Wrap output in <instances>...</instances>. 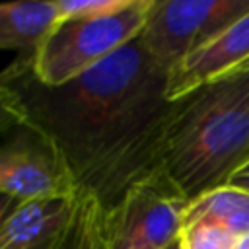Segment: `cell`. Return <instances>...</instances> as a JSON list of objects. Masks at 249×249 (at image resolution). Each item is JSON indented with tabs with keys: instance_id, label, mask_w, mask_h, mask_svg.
Here are the masks:
<instances>
[{
	"instance_id": "obj_9",
	"label": "cell",
	"mask_w": 249,
	"mask_h": 249,
	"mask_svg": "<svg viewBox=\"0 0 249 249\" xmlns=\"http://www.w3.org/2000/svg\"><path fill=\"white\" fill-rule=\"evenodd\" d=\"M58 19L56 0L0 4V49L31 54Z\"/></svg>"
},
{
	"instance_id": "obj_2",
	"label": "cell",
	"mask_w": 249,
	"mask_h": 249,
	"mask_svg": "<svg viewBox=\"0 0 249 249\" xmlns=\"http://www.w3.org/2000/svg\"><path fill=\"white\" fill-rule=\"evenodd\" d=\"M160 161L189 202L228 185L249 161V68L171 101Z\"/></svg>"
},
{
	"instance_id": "obj_4",
	"label": "cell",
	"mask_w": 249,
	"mask_h": 249,
	"mask_svg": "<svg viewBox=\"0 0 249 249\" xmlns=\"http://www.w3.org/2000/svg\"><path fill=\"white\" fill-rule=\"evenodd\" d=\"M187 196L163 169L134 183L105 216L109 249H169L183 230Z\"/></svg>"
},
{
	"instance_id": "obj_16",
	"label": "cell",
	"mask_w": 249,
	"mask_h": 249,
	"mask_svg": "<svg viewBox=\"0 0 249 249\" xmlns=\"http://www.w3.org/2000/svg\"><path fill=\"white\" fill-rule=\"evenodd\" d=\"M18 204H19V200H16V198H12V196L0 193V222H2Z\"/></svg>"
},
{
	"instance_id": "obj_12",
	"label": "cell",
	"mask_w": 249,
	"mask_h": 249,
	"mask_svg": "<svg viewBox=\"0 0 249 249\" xmlns=\"http://www.w3.org/2000/svg\"><path fill=\"white\" fill-rule=\"evenodd\" d=\"M235 235L220 224L195 222L185 224L177 245L179 249H233Z\"/></svg>"
},
{
	"instance_id": "obj_8",
	"label": "cell",
	"mask_w": 249,
	"mask_h": 249,
	"mask_svg": "<svg viewBox=\"0 0 249 249\" xmlns=\"http://www.w3.org/2000/svg\"><path fill=\"white\" fill-rule=\"evenodd\" d=\"M74 202L76 196L19 202L0 222V249H56Z\"/></svg>"
},
{
	"instance_id": "obj_1",
	"label": "cell",
	"mask_w": 249,
	"mask_h": 249,
	"mask_svg": "<svg viewBox=\"0 0 249 249\" xmlns=\"http://www.w3.org/2000/svg\"><path fill=\"white\" fill-rule=\"evenodd\" d=\"M167 76L138 35L62 86L41 84L29 54L2 70L0 82L19 97L23 126L56 148L78 193L93 195L109 212L134 183L161 169Z\"/></svg>"
},
{
	"instance_id": "obj_7",
	"label": "cell",
	"mask_w": 249,
	"mask_h": 249,
	"mask_svg": "<svg viewBox=\"0 0 249 249\" xmlns=\"http://www.w3.org/2000/svg\"><path fill=\"white\" fill-rule=\"evenodd\" d=\"M245 68H249V12L169 70L167 99L175 101L200 86Z\"/></svg>"
},
{
	"instance_id": "obj_14",
	"label": "cell",
	"mask_w": 249,
	"mask_h": 249,
	"mask_svg": "<svg viewBox=\"0 0 249 249\" xmlns=\"http://www.w3.org/2000/svg\"><path fill=\"white\" fill-rule=\"evenodd\" d=\"M60 18H74V16H93L111 12L121 6L123 0H56Z\"/></svg>"
},
{
	"instance_id": "obj_3",
	"label": "cell",
	"mask_w": 249,
	"mask_h": 249,
	"mask_svg": "<svg viewBox=\"0 0 249 249\" xmlns=\"http://www.w3.org/2000/svg\"><path fill=\"white\" fill-rule=\"evenodd\" d=\"M152 6L154 0H123L111 12L60 18L29 54L35 78L62 86L91 70L142 33Z\"/></svg>"
},
{
	"instance_id": "obj_11",
	"label": "cell",
	"mask_w": 249,
	"mask_h": 249,
	"mask_svg": "<svg viewBox=\"0 0 249 249\" xmlns=\"http://www.w3.org/2000/svg\"><path fill=\"white\" fill-rule=\"evenodd\" d=\"M107 210L88 193H78L72 218L56 249H109L105 230Z\"/></svg>"
},
{
	"instance_id": "obj_5",
	"label": "cell",
	"mask_w": 249,
	"mask_h": 249,
	"mask_svg": "<svg viewBox=\"0 0 249 249\" xmlns=\"http://www.w3.org/2000/svg\"><path fill=\"white\" fill-rule=\"evenodd\" d=\"M247 12L249 0H154L140 37L169 72Z\"/></svg>"
},
{
	"instance_id": "obj_19",
	"label": "cell",
	"mask_w": 249,
	"mask_h": 249,
	"mask_svg": "<svg viewBox=\"0 0 249 249\" xmlns=\"http://www.w3.org/2000/svg\"><path fill=\"white\" fill-rule=\"evenodd\" d=\"M171 247H173V245H171Z\"/></svg>"
},
{
	"instance_id": "obj_6",
	"label": "cell",
	"mask_w": 249,
	"mask_h": 249,
	"mask_svg": "<svg viewBox=\"0 0 249 249\" xmlns=\"http://www.w3.org/2000/svg\"><path fill=\"white\" fill-rule=\"evenodd\" d=\"M0 193L25 202L39 198H72L76 181L56 148L29 126L0 144Z\"/></svg>"
},
{
	"instance_id": "obj_15",
	"label": "cell",
	"mask_w": 249,
	"mask_h": 249,
	"mask_svg": "<svg viewBox=\"0 0 249 249\" xmlns=\"http://www.w3.org/2000/svg\"><path fill=\"white\" fill-rule=\"evenodd\" d=\"M228 187H233L237 191H243V193H249V161L245 165H241L233 175L231 179L228 181Z\"/></svg>"
},
{
	"instance_id": "obj_18",
	"label": "cell",
	"mask_w": 249,
	"mask_h": 249,
	"mask_svg": "<svg viewBox=\"0 0 249 249\" xmlns=\"http://www.w3.org/2000/svg\"><path fill=\"white\" fill-rule=\"evenodd\" d=\"M169 249H179V245H177V243H175V245H173V247H169Z\"/></svg>"
},
{
	"instance_id": "obj_10",
	"label": "cell",
	"mask_w": 249,
	"mask_h": 249,
	"mask_svg": "<svg viewBox=\"0 0 249 249\" xmlns=\"http://www.w3.org/2000/svg\"><path fill=\"white\" fill-rule=\"evenodd\" d=\"M210 222L230 230L235 237L249 231V193L233 187L214 189L189 202L183 218L185 224Z\"/></svg>"
},
{
	"instance_id": "obj_17",
	"label": "cell",
	"mask_w": 249,
	"mask_h": 249,
	"mask_svg": "<svg viewBox=\"0 0 249 249\" xmlns=\"http://www.w3.org/2000/svg\"><path fill=\"white\" fill-rule=\"evenodd\" d=\"M233 249H249V231L233 239Z\"/></svg>"
},
{
	"instance_id": "obj_13",
	"label": "cell",
	"mask_w": 249,
	"mask_h": 249,
	"mask_svg": "<svg viewBox=\"0 0 249 249\" xmlns=\"http://www.w3.org/2000/svg\"><path fill=\"white\" fill-rule=\"evenodd\" d=\"M25 124V113L19 97L0 82V134Z\"/></svg>"
}]
</instances>
